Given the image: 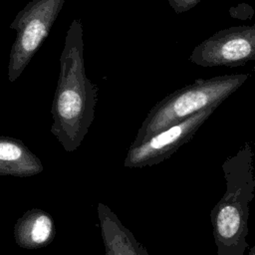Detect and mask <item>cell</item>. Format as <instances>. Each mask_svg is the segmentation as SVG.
I'll use <instances>...</instances> for the list:
<instances>
[{
    "label": "cell",
    "instance_id": "10",
    "mask_svg": "<svg viewBox=\"0 0 255 255\" xmlns=\"http://www.w3.org/2000/svg\"><path fill=\"white\" fill-rule=\"evenodd\" d=\"M169 6L177 14L186 12L195 7L202 0H167Z\"/></svg>",
    "mask_w": 255,
    "mask_h": 255
},
{
    "label": "cell",
    "instance_id": "1",
    "mask_svg": "<svg viewBox=\"0 0 255 255\" xmlns=\"http://www.w3.org/2000/svg\"><path fill=\"white\" fill-rule=\"evenodd\" d=\"M98 88L86 75L81 20L67 31L60 57V73L51 108V132L67 152L82 144L95 118Z\"/></svg>",
    "mask_w": 255,
    "mask_h": 255
},
{
    "label": "cell",
    "instance_id": "11",
    "mask_svg": "<svg viewBox=\"0 0 255 255\" xmlns=\"http://www.w3.org/2000/svg\"><path fill=\"white\" fill-rule=\"evenodd\" d=\"M248 255H255V244H254V246H252V247L250 248Z\"/></svg>",
    "mask_w": 255,
    "mask_h": 255
},
{
    "label": "cell",
    "instance_id": "8",
    "mask_svg": "<svg viewBox=\"0 0 255 255\" xmlns=\"http://www.w3.org/2000/svg\"><path fill=\"white\" fill-rule=\"evenodd\" d=\"M56 235L52 216L39 208L27 210L15 223L14 238L24 249H39L49 245Z\"/></svg>",
    "mask_w": 255,
    "mask_h": 255
},
{
    "label": "cell",
    "instance_id": "9",
    "mask_svg": "<svg viewBox=\"0 0 255 255\" xmlns=\"http://www.w3.org/2000/svg\"><path fill=\"white\" fill-rule=\"evenodd\" d=\"M43 169L40 158L20 139L0 135V176L29 177Z\"/></svg>",
    "mask_w": 255,
    "mask_h": 255
},
{
    "label": "cell",
    "instance_id": "6",
    "mask_svg": "<svg viewBox=\"0 0 255 255\" xmlns=\"http://www.w3.org/2000/svg\"><path fill=\"white\" fill-rule=\"evenodd\" d=\"M188 60L201 67H238L255 61V24L214 33L193 49Z\"/></svg>",
    "mask_w": 255,
    "mask_h": 255
},
{
    "label": "cell",
    "instance_id": "5",
    "mask_svg": "<svg viewBox=\"0 0 255 255\" xmlns=\"http://www.w3.org/2000/svg\"><path fill=\"white\" fill-rule=\"evenodd\" d=\"M218 107L201 110L154 134L135 146H129L124 166L141 168L158 164L170 157L181 145L190 140L197 129Z\"/></svg>",
    "mask_w": 255,
    "mask_h": 255
},
{
    "label": "cell",
    "instance_id": "3",
    "mask_svg": "<svg viewBox=\"0 0 255 255\" xmlns=\"http://www.w3.org/2000/svg\"><path fill=\"white\" fill-rule=\"evenodd\" d=\"M248 78V74L217 76L198 79L169 94L159 101L146 115L130 146H135L152 134L209 107H219L236 92Z\"/></svg>",
    "mask_w": 255,
    "mask_h": 255
},
{
    "label": "cell",
    "instance_id": "2",
    "mask_svg": "<svg viewBox=\"0 0 255 255\" xmlns=\"http://www.w3.org/2000/svg\"><path fill=\"white\" fill-rule=\"evenodd\" d=\"M254 148L245 142L222 163L226 189L210 212L217 255H244L249 204L254 197Z\"/></svg>",
    "mask_w": 255,
    "mask_h": 255
},
{
    "label": "cell",
    "instance_id": "7",
    "mask_svg": "<svg viewBox=\"0 0 255 255\" xmlns=\"http://www.w3.org/2000/svg\"><path fill=\"white\" fill-rule=\"evenodd\" d=\"M98 216L106 255H148L108 205L98 204Z\"/></svg>",
    "mask_w": 255,
    "mask_h": 255
},
{
    "label": "cell",
    "instance_id": "4",
    "mask_svg": "<svg viewBox=\"0 0 255 255\" xmlns=\"http://www.w3.org/2000/svg\"><path fill=\"white\" fill-rule=\"evenodd\" d=\"M65 1L32 0L10 24V29L16 30L8 63V80L11 83L19 78L48 37Z\"/></svg>",
    "mask_w": 255,
    "mask_h": 255
}]
</instances>
